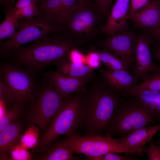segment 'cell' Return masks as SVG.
<instances>
[{
	"instance_id": "b9f144b4",
	"label": "cell",
	"mask_w": 160,
	"mask_h": 160,
	"mask_svg": "<svg viewBox=\"0 0 160 160\" xmlns=\"http://www.w3.org/2000/svg\"><path fill=\"white\" fill-rule=\"evenodd\" d=\"M157 1L160 3V0H157Z\"/></svg>"
},
{
	"instance_id": "484cf974",
	"label": "cell",
	"mask_w": 160,
	"mask_h": 160,
	"mask_svg": "<svg viewBox=\"0 0 160 160\" xmlns=\"http://www.w3.org/2000/svg\"><path fill=\"white\" fill-rule=\"evenodd\" d=\"M39 133L38 129L34 125H31L22 135L20 143L27 148H33L38 145Z\"/></svg>"
},
{
	"instance_id": "8d00e7d4",
	"label": "cell",
	"mask_w": 160,
	"mask_h": 160,
	"mask_svg": "<svg viewBox=\"0 0 160 160\" xmlns=\"http://www.w3.org/2000/svg\"><path fill=\"white\" fill-rule=\"evenodd\" d=\"M152 41L160 43V24L158 26L150 32Z\"/></svg>"
},
{
	"instance_id": "f35d334b",
	"label": "cell",
	"mask_w": 160,
	"mask_h": 160,
	"mask_svg": "<svg viewBox=\"0 0 160 160\" xmlns=\"http://www.w3.org/2000/svg\"><path fill=\"white\" fill-rule=\"evenodd\" d=\"M157 146L160 149V140H158L156 142Z\"/></svg>"
},
{
	"instance_id": "30bf717a",
	"label": "cell",
	"mask_w": 160,
	"mask_h": 160,
	"mask_svg": "<svg viewBox=\"0 0 160 160\" xmlns=\"http://www.w3.org/2000/svg\"><path fill=\"white\" fill-rule=\"evenodd\" d=\"M109 36L100 43V46L124 60L129 66L132 73L135 63L137 36L134 32L126 30Z\"/></svg>"
},
{
	"instance_id": "52a82bcc",
	"label": "cell",
	"mask_w": 160,
	"mask_h": 160,
	"mask_svg": "<svg viewBox=\"0 0 160 160\" xmlns=\"http://www.w3.org/2000/svg\"><path fill=\"white\" fill-rule=\"evenodd\" d=\"M34 73L9 61L0 66V83L7 92L10 101L24 105L30 100L35 85Z\"/></svg>"
},
{
	"instance_id": "d4e9b609",
	"label": "cell",
	"mask_w": 160,
	"mask_h": 160,
	"mask_svg": "<svg viewBox=\"0 0 160 160\" xmlns=\"http://www.w3.org/2000/svg\"><path fill=\"white\" fill-rule=\"evenodd\" d=\"M24 105L17 104L1 113L0 119V132L6 127L15 121L23 109Z\"/></svg>"
},
{
	"instance_id": "2e32d148",
	"label": "cell",
	"mask_w": 160,
	"mask_h": 160,
	"mask_svg": "<svg viewBox=\"0 0 160 160\" xmlns=\"http://www.w3.org/2000/svg\"><path fill=\"white\" fill-rule=\"evenodd\" d=\"M160 130V124L145 127L117 140L121 144L127 148L142 152L146 144L149 143Z\"/></svg>"
},
{
	"instance_id": "8992f818",
	"label": "cell",
	"mask_w": 160,
	"mask_h": 160,
	"mask_svg": "<svg viewBox=\"0 0 160 160\" xmlns=\"http://www.w3.org/2000/svg\"><path fill=\"white\" fill-rule=\"evenodd\" d=\"M70 148L74 153L82 154L88 156H104L110 152L129 153L142 156V152L127 148L121 144L117 139L102 135H84L75 134L55 143Z\"/></svg>"
},
{
	"instance_id": "1f68e13d",
	"label": "cell",
	"mask_w": 160,
	"mask_h": 160,
	"mask_svg": "<svg viewBox=\"0 0 160 160\" xmlns=\"http://www.w3.org/2000/svg\"><path fill=\"white\" fill-rule=\"evenodd\" d=\"M17 11L20 19L22 17H36L38 13V8L37 4H36Z\"/></svg>"
},
{
	"instance_id": "f546056e",
	"label": "cell",
	"mask_w": 160,
	"mask_h": 160,
	"mask_svg": "<svg viewBox=\"0 0 160 160\" xmlns=\"http://www.w3.org/2000/svg\"><path fill=\"white\" fill-rule=\"evenodd\" d=\"M150 0H131L129 4L128 18L130 20L138 10L146 5Z\"/></svg>"
},
{
	"instance_id": "cb8c5ba5",
	"label": "cell",
	"mask_w": 160,
	"mask_h": 160,
	"mask_svg": "<svg viewBox=\"0 0 160 160\" xmlns=\"http://www.w3.org/2000/svg\"><path fill=\"white\" fill-rule=\"evenodd\" d=\"M38 159L42 160H76L72 150L70 148L64 147L55 143L44 151Z\"/></svg>"
},
{
	"instance_id": "f1b7e54d",
	"label": "cell",
	"mask_w": 160,
	"mask_h": 160,
	"mask_svg": "<svg viewBox=\"0 0 160 160\" xmlns=\"http://www.w3.org/2000/svg\"><path fill=\"white\" fill-rule=\"evenodd\" d=\"M147 147H145L142 150L147 155L148 160H160V149L155 145L152 139Z\"/></svg>"
},
{
	"instance_id": "9a60e30c",
	"label": "cell",
	"mask_w": 160,
	"mask_h": 160,
	"mask_svg": "<svg viewBox=\"0 0 160 160\" xmlns=\"http://www.w3.org/2000/svg\"><path fill=\"white\" fill-rule=\"evenodd\" d=\"M137 26L150 32L160 24V3L150 0L130 19Z\"/></svg>"
},
{
	"instance_id": "d590c367",
	"label": "cell",
	"mask_w": 160,
	"mask_h": 160,
	"mask_svg": "<svg viewBox=\"0 0 160 160\" xmlns=\"http://www.w3.org/2000/svg\"><path fill=\"white\" fill-rule=\"evenodd\" d=\"M151 50L153 57L160 63V43L152 41Z\"/></svg>"
},
{
	"instance_id": "277c9868",
	"label": "cell",
	"mask_w": 160,
	"mask_h": 160,
	"mask_svg": "<svg viewBox=\"0 0 160 160\" xmlns=\"http://www.w3.org/2000/svg\"><path fill=\"white\" fill-rule=\"evenodd\" d=\"M79 92L66 100L52 119L36 147L44 151L59 136H70L75 134L79 126Z\"/></svg>"
},
{
	"instance_id": "5bb4252c",
	"label": "cell",
	"mask_w": 160,
	"mask_h": 160,
	"mask_svg": "<svg viewBox=\"0 0 160 160\" xmlns=\"http://www.w3.org/2000/svg\"><path fill=\"white\" fill-rule=\"evenodd\" d=\"M99 76L112 91L121 94L137 84L139 80L130 73L102 68Z\"/></svg>"
},
{
	"instance_id": "7402d4cb",
	"label": "cell",
	"mask_w": 160,
	"mask_h": 160,
	"mask_svg": "<svg viewBox=\"0 0 160 160\" xmlns=\"http://www.w3.org/2000/svg\"><path fill=\"white\" fill-rule=\"evenodd\" d=\"M5 19L0 25V40L13 37L16 34L19 27L20 19L17 11L13 7L4 11Z\"/></svg>"
},
{
	"instance_id": "9c48e42d",
	"label": "cell",
	"mask_w": 160,
	"mask_h": 160,
	"mask_svg": "<svg viewBox=\"0 0 160 160\" xmlns=\"http://www.w3.org/2000/svg\"><path fill=\"white\" fill-rule=\"evenodd\" d=\"M101 17L95 5L93 6L89 2L84 1L62 24L61 31L63 35L72 40L89 39L95 33Z\"/></svg>"
},
{
	"instance_id": "44dd1931",
	"label": "cell",
	"mask_w": 160,
	"mask_h": 160,
	"mask_svg": "<svg viewBox=\"0 0 160 160\" xmlns=\"http://www.w3.org/2000/svg\"><path fill=\"white\" fill-rule=\"evenodd\" d=\"M141 80L140 83L132 87L122 95L128 96L144 90L160 91V67L158 66L155 70L145 76Z\"/></svg>"
},
{
	"instance_id": "4316f807",
	"label": "cell",
	"mask_w": 160,
	"mask_h": 160,
	"mask_svg": "<svg viewBox=\"0 0 160 160\" xmlns=\"http://www.w3.org/2000/svg\"><path fill=\"white\" fill-rule=\"evenodd\" d=\"M84 0H61L59 15V22L60 28L62 24L72 13Z\"/></svg>"
},
{
	"instance_id": "60d3db41",
	"label": "cell",
	"mask_w": 160,
	"mask_h": 160,
	"mask_svg": "<svg viewBox=\"0 0 160 160\" xmlns=\"http://www.w3.org/2000/svg\"><path fill=\"white\" fill-rule=\"evenodd\" d=\"M42 0H38V4Z\"/></svg>"
},
{
	"instance_id": "836d02e7",
	"label": "cell",
	"mask_w": 160,
	"mask_h": 160,
	"mask_svg": "<svg viewBox=\"0 0 160 160\" xmlns=\"http://www.w3.org/2000/svg\"><path fill=\"white\" fill-rule=\"evenodd\" d=\"M38 2V0H17L13 8L18 11H20L33 4H37Z\"/></svg>"
},
{
	"instance_id": "7c38bea8",
	"label": "cell",
	"mask_w": 160,
	"mask_h": 160,
	"mask_svg": "<svg viewBox=\"0 0 160 160\" xmlns=\"http://www.w3.org/2000/svg\"><path fill=\"white\" fill-rule=\"evenodd\" d=\"M44 76L53 85L57 92L65 100L71 97L73 93L84 90L93 78L71 77L56 71H52L47 72Z\"/></svg>"
},
{
	"instance_id": "e0dca14e",
	"label": "cell",
	"mask_w": 160,
	"mask_h": 160,
	"mask_svg": "<svg viewBox=\"0 0 160 160\" xmlns=\"http://www.w3.org/2000/svg\"><path fill=\"white\" fill-rule=\"evenodd\" d=\"M23 126L20 121L16 119L0 132V160L9 159L12 149L20 141Z\"/></svg>"
},
{
	"instance_id": "4fadbf2b",
	"label": "cell",
	"mask_w": 160,
	"mask_h": 160,
	"mask_svg": "<svg viewBox=\"0 0 160 160\" xmlns=\"http://www.w3.org/2000/svg\"><path fill=\"white\" fill-rule=\"evenodd\" d=\"M131 0H116L109 14L102 32L110 36L127 30Z\"/></svg>"
},
{
	"instance_id": "7a4b0ae2",
	"label": "cell",
	"mask_w": 160,
	"mask_h": 160,
	"mask_svg": "<svg viewBox=\"0 0 160 160\" xmlns=\"http://www.w3.org/2000/svg\"><path fill=\"white\" fill-rule=\"evenodd\" d=\"M76 44L63 35L44 37L31 45L15 50L5 58L9 62L34 73L41 71L47 66L68 57Z\"/></svg>"
},
{
	"instance_id": "ba28073f",
	"label": "cell",
	"mask_w": 160,
	"mask_h": 160,
	"mask_svg": "<svg viewBox=\"0 0 160 160\" xmlns=\"http://www.w3.org/2000/svg\"><path fill=\"white\" fill-rule=\"evenodd\" d=\"M19 28L14 36L1 41L0 54L1 58H5L13 51L26 43L35 41L48 34L60 32L56 26L35 17L20 18Z\"/></svg>"
},
{
	"instance_id": "8fae6325",
	"label": "cell",
	"mask_w": 160,
	"mask_h": 160,
	"mask_svg": "<svg viewBox=\"0 0 160 160\" xmlns=\"http://www.w3.org/2000/svg\"><path fill=\"white\" fill-rule=\"evenodd\" d=\"M152 42L151 39L143 34L137 36L135 63L132 73L139 81L155 70L158 66L154 63L151 52Z\"/></svg>"
},
{
	"instance_id": "4dcf8cb0",
	"label": "cell",
	"mask_w": 160,
	"mask_h": 160,
	"mask_svg": "<svg viewBox=\"0 0 160 160\" xmlns=\"http://www.w3.org/2000/svg\"><path fill=\"white\" fill-rule=\"evenodd\" d=\"M115 153L110 152L104 156L103 160H139L134 154L126 153L124 156H120L116 154Z\"/></svg>"
},
{
	"instance_id": "ab89813d",
	"label": "cell",
	"mask_w": 160,
	"mask_h": 160,
	"mask_svg": "<svg viewBox=\"0 0 160 160\" xmlns=\"http://www.w3.org/2000/svg\"><path fill=\"white\" fill-rule=\"evenodd\" d=\"M6 0H0L1 5H4Z\"/></svg>"
},
{
	"instance_id": "d6a6232c",
	"label": "cell",
	"mask_w": 160,
	"mask_h": 160,
	"mask_svg": "<svg viewBox=\"0 0 160 160\" xmlns=\"http://www.w3.org/2000/svg\"><path fill=\"white\" fill-rule=\"evenodd\" d=\"M95 1L94 5L101 16L107 13L113 0H95Z\"/></svg>"
},
{
	"instance_id": "83f0119b",
	"label": "cell",
	"mask_w": 160,
	"mask_h": 160,
	"mask_svg": "<svg viewBox=\"0 0 160 160\" xmlns=\"http://www.w3.org/2000/svg\"><path fill=\"white\" fill-rule=\"evenodd\" d=\"M10 159L12 160H32L31 156L27 148L17 143L12 149L10 154Z\"/></svg>"
},
{
	"instance_id": "d6986e66",
	"label": "cell",
	"mask_w": 160,
	"mask_h": 160,
	"mask_svg": "<svg viewBox=\"0 0 160 160\" xmlns=\"http://www.w3.org/2000/svg\"><path fill=\"white\" fill-rule=\"evenodd\" d=\"M55 63L57 68L56 71L68 76L92 78L95 76V68L87 64L73 62L68 57L60 60Z\"/></svg>"
},
{
	"instance_id": "3957f363",
	"label": "cell",
	"mask_w": 160,
	"mask_h": 160,
	"mask_svg": "<svg viewBox=\"0 0 160 160\" xmlns=\"http://www.w3.org/2000/svg\"><path fill=\"white\" fill-rule=\"evenodd\" d=\"M157 122L155 118L148 113L136 100L129 96H123L103 134L112 138L116 136L122 137Z\"/></svg>"
},
{
	"instance_id": "5b68a950",
	"label": "cell",
	"mask_w": 160,
	"mask_h": 160,
	"mask_svg": "<svg viewBox=\"0 0 160 160\" xmlns=\"http://www.w3.org/2000/svg\"><path fill=\"white\" fill-rule=\"evenodd\" d=\"M53 85L44 76L39 88L33 92L31 100L28 119L31 125L47 129L54 116L65 101Z\"/></svg>"
},
{
	"instance_id": "74e56055",
	"label": "cell",
	"mask_w": 160,
	"mask_h": 160,
	"mask_svg": "<svg viewBox=\"0 0 160 160\" xmlns=\"http://www.w3.org/2000/svg\"><path fill=\"white\" fill-rule=\"evenodd\" d=\"M16 0H6L4 6V10L11 9L13 7V6Z\"/></svg>"
},
{
	"instance_id": "603a6c76",
	"label": "cell",
	"mask_w": 160,
	"mask_h": 160,
	"mask_svg": "<svg viewBox=\"0 0 160 160\" xmlns=\"http://www.w3.org/2000/svg\"><path fill=\"white\" fill-rule=\"evenodd\" d=\"M99 60L107 68L114 71H124L130 73L131 71L127 63L123 59L106 49L97 51Z\"/></svg>"
},
{
	"instance_id": "6da1fadb",
	"label": "cell",
	"mask_w": 160,
	"mask_h": 160,
	"mask_svg": "<svg viewBox=\"0 0 160 160\" xmlns=\"http://www.w3.org/2000/svg\"><path fill=\"white\" fill-rule=\"evenodd\" d=\"M123 97L111 90L100 76H94L79 92V126L84 135H102Z\"/></svg>"
},
{
	"instance_id": "7bdbcfd3",
	"label": "cell",
	"mask_w": 160,
	"mask_h": 160,
	"mask_svg": "<svg viewBox=\"0 0 160 160\" xmlns=\"http://www.w3.org/2000/svg\"><path fill=\"white\" fill-rule=\"evenodd\" d=\"M87 1H89V0H84Z\"/></svg>"
},
{
	"instance_id": "e575fe53",
	"label": "cell",
	"mask_w": 160,
	"mask_h": 160,
	"mask_svg": "<svg viewBox=\"0 0 160 160\" xmlns=\"http://www.w3.org/2000/svg\"><path fill=\"white\" fill-rule=\"evenodd\" d=\"M86 59L88 61V63H89L88 65L94 68V63L96 67L99 65L100 61L98 54L97 51H93L89 53L86 56Z\"/></svg>"
},
{
	"instance_id": "ac0fdd59",
	"label": "cell",
	"mask_w": 160,
	"mask_h": 160,
	"mask_svg": "<svg viewBox=\"0 0 160 160\" xmlns=\"http://www.w3.org/2000/svg\"><path fill=\"white\" fill-rule=\"evenodd\" d=\"M127 96L136 100L148 113L160 122V91L142 90Z\"/></svg>"
},
{
	"instance_id": "ffe728a7",
	"label": "cell",
	"mask_w": 160,
	"mask_h": 160,
	"mask_svg": "<svg viewBox=\"0 0 160 160\" xmlns=\"http://www.w3.org/2000/svg\"><path fill=\"white\" fill-rule=\"evenodd\" d=\"M61 0H42L37 5L38 13L36 17L61 28L59 15Z\"/></svg>"
}]
</instances>
